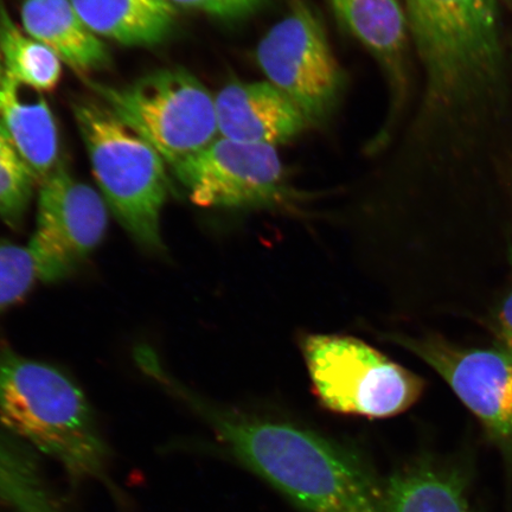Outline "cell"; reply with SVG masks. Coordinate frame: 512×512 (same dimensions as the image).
Segmentation results:
<instances>
[{
	"label": "cell",
	"instance_id": "44dd1931",
	"mask_svg": "<svg viewBox=\"0 0 512 512\" xmlns=\"http://www.w3.org/2000/svg\"><path fill=\"white\" fill-rule=\"evenodd\" d=\"M175 8L203 12L224 21H239L256 14L268 0H169Z\"/></svg>",
	"mask_w": 512,
	"mask_h": 512
},
{
	"label": "cell",
	"instance_id": "ffe728a7",
	"mask_svg": "<svg viewBox=\"0 0 512 512\" xmlns=\"http://www.w3.org/2000/svg\"><path fill=\"white\" fill-rule=\"evenodd\" d=\"M37 281L40 278L28 246L0 239V310L22 300Z\"/></svg>",
	"mask_w": 512,
	"mask_h": 512
},
{
	"label": "cell",
	"instance_id": "8fae6325",
	"mask_svg": "<svg viewBox=\"0 0 512 512\" xmlns=\"http://www.w3.org/2000/svg\"><path fill=\"white\" fill-rule=\"evenodd\" d=\"M215 102L219 136L233 142L277 147L310 125L299 108L268 81L228 83Z\"/></svg>",
	"mask_w": 512,
	"mask_h": 512
},
{
	"label": "cell",
	"instance_id": "9a60e30c",
	"mask_svg": "<svg viewBox=\"0 0 512 512\" xmlns=\"http://www.w3.org/2000/svg\"><path fill=\"white\" fill-rule=\"evenodd\" d=\"M96 36L127 47H153L171 35L177 8L169 0H70Z\"/></svg>",
	"mask_w": 512,
	"mask_h": 512
},
{
	"label": "cell",
	"instance_id": "3957f363",
	"mask_svg": "<svg viewBox=\"0 0 512 512\" xmlns=\"http://www.w3.org/2000/svg\"><path fill=\"white\" fill-rule=\"evenodd\" d=\"M96 183L134 242L162 253L160 219L170 191L168 164L140 134L102 102L74 106Z\"/></svg>",
	"mask_w": 512,
	"mask_h": 512
},
{
	"label": "cell",
	"instance_id": "4fadbf2b",
	"mask_svg": "<svg viewBox=\"0 0 512 512\" xmlns=\"http://www.w3.org/2000/svg\"><path fill=\"white\" fill-rule=\"evenodd\" d=\"M339 24L373 54L393 93L405 87L408 21L399 0H329Z\"/></svg>",
	"mask_w": 512,
	"mask_h": 512
},
{
	"label": "cell",
	"instance_id": "8992f818",
	"mask_svg": "<svg viewBox=\"0 0 512 512\" xmlns=\"http://www.w3.org/2000/svg\"><path fill=\"white\" fill-rule=\"evenodd\" d=\"M407 21L434 100L491 76L499 55L496 0H406Z\"/></svg>",
	"mask_w": 512,
	"mask_h": 512
},
{
	"label": "cell",
	"instance_id": "d6986e66",
	"mask_svg": "<svg viewBox=\"0 0 512 512\" xmlns=\"http://www.w3.org/2000/svg\"><path fill=\"white\" fill-rule=\"evenodd\" d=\"M37 184L34 172L0 128V220L21 229Z\"/></svg>",
	"mask_w": 512,
	"mask_h": 512
},
{
	"label": "cell",
	"instance_id": "ba28073f",
	"mask_svg": "<svg viewBox=\"0 0 512 512\" xmlns=\"http://www.w3.org/2000/svg\"><path fill=\"white\" fill-rule=\"evenodd\" d=\"M256 60L267 81L299 108L310 125L322 124L341 100L343 69L307 0H290L286 15L262 37Z\"/></svg>",
	"mask_w": 512,
	"mask_h": 512
},
{
	"label": "cell",
	"instance_id": "277c9868",
	"mask_svg": "<svg viewBox=\"0 0 512 512\" xmlns=\"http://www.w3.org/2000/svg\"><path fill=\"white\" fill-rule=\"evenodd\" d=\"M299 349L313 395L336 414L388 419L408 411L426 383L380 350L354 336L304 334Z\"/></svg>",
	"mask_w": 512,
	"mask_h": 512
},
{
	"label": "cell",
	"instance_id": "7a4b0ae2",
	"mask_svg": "<svg viewBox=\"0 0 512 512\" xmlns=\"http://www.w3.org/2000/svg\"><path fill=\"white\" fill-rule=\"evenodd\" d=\"M0 424L78 482L120 494L111 478V452L82 390L61 370L19 355L0 341Z\"/></svg>",
	"mask_w": 512,
	"mask_h": 512
},
{
	"label": "cell",
	"instance_id": "5bb4252c",
	"mask_svg": "<svg viewBox=\"0 0 512 512\" xmlns=\"http://www.w3.org/2000/svg\"><path fill=\"white\" fill-rule=\"evenodd\" d=\"M24 31L80 74L111 62L106 44L82 21L70 0H24Z\"/></svg>",
	"mask_w": 512,
	"mask_h": 512
},
{
	"label": "cell",
	"instance_id": "7c38bea8",
	"mask_svg": "<svg viewBox=\"0 0 512 512\" xmlns=\"http://www.w3.org/2000/svg\"><path fill=\"white\" fill-rule=\"evenodd\" d=\"M42 93L6 73L0 81V128L38 184L60 166L59 131Z\"/></svg>",
	"mask_w": 512,
	"mask_h": 512
},
{
	"label": "cell",
	"instance_id": "ac0fdd59",
	"mask_svg": "<svg viewBox=\"0 0 512 512\" xmlns=\"http://www.w3.org/2000/svg\"><path fill=\"white\" fill-rule=\"evenodd\" d=\"M0 55L4 73L41 92L59 85L62 61L54 51L32 38L14 22L0 2Z\"/></svg>",
	"mask_w": 512,
	"mask_h": 512
},
{
	"label": "cell",
	"instance_id": "52a82bcc",
	"mask_svg": "<svg viewBox=\"0 0 512 512\" xmlns=\"http://www.w3.org/2000/svg\"><path fill=\"white\" fill-rule=\"evenodd\" d=\"M198 207L296 213L305 198L288 181L277 147L217 138L172 168Z\"/></svg>",
	"mask_w": 512,
	"mask_h": 512
},
{
	"label": "cell",
	"instance_id": "9c48e42d",
	"mask_svg": "<svg viewBox=\"0 0 512 512\" xmlns=\"http://www.w3.org/2000/svg\"><path fill=\"white\" fill-rule=\"evenodd\" d=\"M38 185L36 227L28 248L40 281L59 283L104 240L108 206L100 192L62 165Z\"/></svg>",
	"mask_w": 512,
	"mask_h": 512
},
{
	"label": "cell",
	"instance_id": "5b68a950",
	"mask_svg": "<svg viewBox=\"0 0 512 512\" xmlns=\"http://www.w3.org/2000/svg\"><path fill=\"white\" fill-rule=\"evenodd\" d=\"M102 104L149 142L169 168L219 138L215 96L184 69H162L124 87L89 81Z\"/></svg>",
	"mask_w": 512,
	"mask_h": 512
},
{
	"label": "cell",
	"instance_id": "7402d4cb",
	"mask_svg": "<svg viewBox=\"0 0 512 512\" xmlns=\"http://www.w3.org/2000/svg\"><path fill=\"white\" fill-rule=\"evenodd\" d=\"M498 332L502 339L503 350L512 358V293L499 311Z\"/></svg>",
	"mask_w": 512,
	"mask_h": 512
},
{
	"label": "cell",
	"instance_id": "2e32d148",
	"mask_svg": "<svg viewBox=\"0 0 512 512\" xmlns=\"http://www.w3.org/2000/svg\"><path fill=\"white\" fill-rule=\"evenodd\" d=\"M384 497L386 512H472L462 473L427 460L390 477Z\"/></svg>",
	"mask_w": 512,
	"mask_h": 512
},
{
	"label": "cell",
	"instance_id": "6da1fadb",
	"mask_svg": "<svg viewBox=\"0 0 512 512\" xmlns=\"http://www.w3.org/2000/svg\"><path fill=\"white\" fill-rule=\"evenodd\" d=\"M175 388L240 463L303 512H386L384 485L349 446L283 416Z\"/></svg>",
	"mask_w": 512,
	"mask_h": 512
},
{
	"label": "cell",
	"instance_id": "603a6c76",
	"mask_svg": "<svg viewBox=\"0 0 512 512\" xmlns=\"http://www.w3.org/2000/svg\"><path fill=\"white\" fill-rule=\"evenodd\" d=\"M3 76H4V66H3L2 55H0V81H2Z\"/></svg>",
	"mask_w": 512,
	"mask_h": 512
},
{
	"label": "cell",
	"instance_id": "30bf717a",
	"mask_svg": "<svg viewBox=\"0 0 512 512\" xmlns=\"http://www.w3.org/2000/svg\"><path fill=\"white\" fill-rule=\"evenodd\" d=\"M380 336L437 371L495 443L512 451V358L507 352L462 349L434 335L381 331Z\"/></svg>",
	"mask_w": 512,
	"mask_h": 512
},
{
	"label": "cell",
	"instance_id": "e0dca14e",
	"mask_svg": "<svg viewBox=\"0 0 512 512\" xmlns=\"http://www.w3.org/2000/svg\"><path fill=\"white\" fill-rule=\"evenodd\" d=\"M0 505L10 512H67L37 453L0 432Z\"/></svg>",
	"mask_w": 512,
	"mask_h": 512
}]
</instances>
